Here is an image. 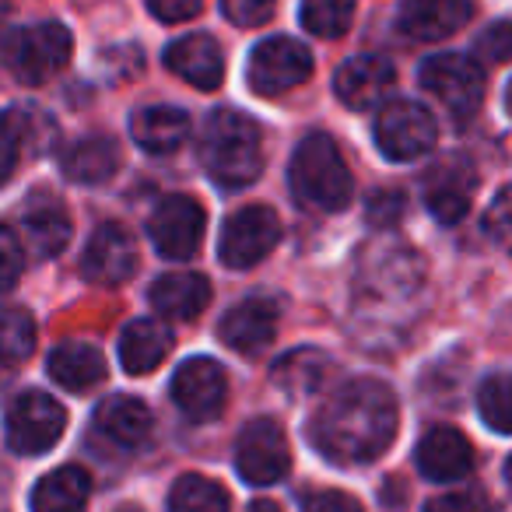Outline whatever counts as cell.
Masks as SVG:
<instances>
[{"label": "cell", "instance_id": "603a6c76", "mask_svg": "<svg viewBox=\"0 0 512 512\" xmlns=\"http://www.w3.org/2000/svg\"><path fill=\"white\" fill-rule=\"evenodd\" d=\"M148 302L162 320H193L211 306V281L200 274H165L151 285Z\"/></svg>", "mask_w": 512, "mask_h": 512}, {"label": "cell", "instance_id": "277c9868", "mask_svg": "<svg viewBox=\"0 0 512 512\" xmlns=\"http://www.w3.org/2000/svg\"><path fill=\"white\" fill-rule=\"evenodd\" d=\"M74 53V39L64 25L39 22L29 29L11 32L8 39V67L22 85H43L57 78Z\"/></svg>", "mask_w": 512, "mask_h": 512}, {"label": "cell", "instance_id": "2e32d148", "mask_svg": "<svg viewBox=\"0 0 512 512\" xmlns=\"http://www.w3.org/2000/svg\"><path fill=\"white\" fill-rule=\"evenodd\" d=\"M474 18L470 0H404L397 11V29L414 43H439Z\"/></svg>", "mask_w": 512, "mask_h": 512}, {"label": "cell", "instance_id": "1f68e13d", "mask_svg": "<svg viewBox=\"0 0 512 512\" xmlns=\"http://www.w3.org/2000/svg\"><path fill=\"white\" fill-rule=\"evenodd\" d=\"M299 18L313 36L341 39L355 22V0H302Z\"/></svg>", "mask_w": 512, "mask_h": 512}, {"label": "cell", "instance_id": "3957f363", "mask_svg": "<svg viewBox=\"0 0 512 512\" xmlns=\"http://www.w3.org/2000/svg\"><path fill=\"white\" fill-rule=\"evenodd\" d=\"M288 186L302 207H313L323 214L344 211L351 193H355L348 162L327 134H309L295 148L292 165H288Z\"/></svg>", "mask_w": 512, "mask_h": 512}, {"label": "cell", "instance_id": "74e56055", "mask_svg": "<svg viewBox=\"0 0 512 512\" xmlns=\"http://www.w3.org/2000/svg\"><path fill=\"white\" fill-rule=\"evenodd\" d=\"M0 246H4V271H0V285L4 288H15V281H18V274H22V267H25V246H22V239H18V228L15 225H8L4 228V235H0Z\"/></svg>", "mask_w": 512, "mask_h": 512}, {"label": "cell", "instance_id": "e0dca14e", "mask_svg": "<svg viewBox=\"0 0 512 512\" xmlns=\"http://www.w3.org/2000/svg\"><path fill=\"white\" fill-rule=\"evenodd\" d=\"M15 228H18V239H22L25 253L36 256V260L60 256L74 232L67 207L50 197H39V200H32V204H25V211Z\"/></svg>", "mask_w": 512, "mask_h": 512}, {"label": "cell", "instance_id": "4316f807", "mask_svg": "<svg viewBox=\"0 0 512 512\" xmlns=\"http://www.w3.org/2000/svg\"><path fill=\"white\" fill-rule=\"evenodd\" d=\"M88 498H92V477L67 463L50 470L32 488V512H88Z\"/></svg>", "mask_w": 512, "mask_h": 512}, {"label": "cell", "instance_id": "4dcf8cb0", "mask_svg": "<svg viewBox=\"0 0 512 512\" xmlns=\"http://www.w3.org/2000/svg\"><path fill=\"white\" fill-rule=\"evenodd\" d=\"M477 414L498 435H512V372H495L477 386Z\"/></svg>", "mask_w": 512, "mask_h": 512}, {"label": "cell", "instance_id": "9c48e42d", "mask_svg": "<svg viewBox=\"0 0 512 512\" xmlns=\"http://www.w3.org/2000/svg\"><path fill=\"white\" fill-rule=\"evenodd\" d=\"M418 81L428 95L442 102L456 120L474 116L484 95V71L481 60H470L463 53H439V57L425 60L418 71Z\"/></svg>", "mask_w": 512, "mask_h": 512}, {"label": "cell", "instance_id": "d6986e66", "mask_svg": "<svg viewBox=\"0 0 512 512\" xmlns=\"http://www.w3.org/2000/svg\"><path fill=\"white\" fill-rule=\"evenodd\" d=\"M397 85V71L390 60L383 57H351L341 64V71L334 74V92L348 109H372L390 95V88Z\"/></svg>", "mask_w": 512, "mask_h": 512}, {"label": "cell", "instance_id": "8d00e7d4", "mask_svg": "<svg viewBox=\"0 0 512 512\" xmlns=\"http://www.w3.org/2000/svg\"><path fill=\"white\" fill-rule=\"evenodd\" d=\"M404 211H407L404 193H397V190H379V193H372V200H369V221L376 228H397L400 218H404Z\"/></svg>", "mask_w": 512, "mask_h": 512}, {"label": "cell", "instance_id": "d590c367", "mask_svg": "<svg viewBox=\"0 0 512 512\" xmlns=\"http://www.w3.org/2000/svg\"><path fill=\"white\" fill-rule=\"evenodd\" d=\"M274 4L278 0H221V11H225V18L232 25L256 29V25H264L274 15Z\"/></svg>", "mask_w": 512, "mask_h": 512}, {"label": "cell", "instance_id": "d4e9b609", "mask_svg": "<svg viewBox=\"0 0 512 512\" xmlns=\"http://www.w3.org/2000/svg\"><path fill=\"white\" fill-rule=\"evenodd\" d=\"M106 358H102L99 348L85 341H64L53 348L50 355V376L57 386L71 393H85L92 386H99L106 379Z\"/></svg>", "mask_w": 512, "mask_h": 512}, {"label": "cell", "instance_id": "f35d334b", "mask_svg": "<svg viewBox=\"0 0 512 512\" xmlns=\"http://www.w3.org/2000/svg\"><path fill=\"white\" fill-rule=\"evenodd\" d=\"M200 8H204V0H148V11L165 25L190 22L200 15Z\"/></svg>", "mask_w": 512, "mask_h": 512}, {"label": "cell", "instance_id": "44dd1931", "mask_svg": "<svg viewBox=\"0 0 512 512\" xmlns=\"http://www.w3.org/2000/svg\"><path fill=\"white\" fill-rule=\"evenodd\" d=\"M165 67L186 85L200 88V92H214L225 81V57L221 46L211 36H183L165 50Z\"/></svg>", "mask_w": 512, "mask_h": 512}, {"label": "cell", "instance_id": "30bf717a", "mask_svg": "<svg viewBox=\"0 0 512 512\" xmlns=\"http://www.w3.org/2000/svg\"><path fill=\"white\" fill-rule=\"evenodd\" d=\"M249 88L256 95H281L299 88L302 81L313 78V53L292 36H274L264 39L249 53V67H246Z\"/></svg>", "mask_w": 512, "mask_h": 512}, {"label": "cell", "instance_id": "7402d4cb", "mask_svg": "<svg viewBox=\"0 0 512 512\" xmlns=\"http://www.w3.org/2000/svg\"><path fill=\"white\" fill-rule=\"evenodd\" d=\"M474 186H477V179L467 162L439 165L425 186V204H428V211H432V218L442 221V225H456V221L470 211Z\"/></svg>", "mask_w": 512, "mask_h": 512}, {"label": "cell", "instance_id": "f1b7e54d", "mask_svg": "<svg viewBox=\"0 0 512 512\" xmlns=\"http://www.w3.org/2000/svg\"><path fill=\"white\" fill-rule=\"evenodd\" d=\"M116 169H120V148H116V141H109L102 134L81 137V141H74L64 151V176L71 183L99 186L106 179H113Z\"/></svg>", "mask_w": 512, "mask_h": 512}, {"label": "cell", "instance_id": "4fadbf2b", "mask_svg": "<svg viewBox=\"0 0 512 512\" xmlns=\"http://www.w3.org/2000/svg\"><path fill=\"white\" fill-rule=\"evenodd\" d=\"M228 379L214 358H190L172 376V400L190 421H214L225 407Z\"/></svg>", "mask_w": 512, "mask_h": 512}, {"label": "cell", "instance_id": "d6a6232c", "mask_svg": "<svg viewBox=\"0 0 512 512\" xmlns=\"http://www.w3.org/2000/svg\"><path fill=\"white\" fill-rule=\"evenodd\" d=\"M36 348V323H32V313L22 306L8 309L4 313V327H0V351H4V365L15 369L18 362L32 355Z\"/></svg>", "mask_w": 512, "mask_h": 512}, {"label": "cell", "instance_id": "b9f144b4", "mask_svg": "<svg viewBox=\"0 0 512 512\" xmlns=\"http://www.w3.org/2000/svg\"><path fill=\"white\" fill-rule=\"evenodd\" d=\"M249 512H281V509L274 502H253L249 505Z\"/></svg>", "mask_w": 512, "mask_h": 512}, {"label": "cell", "instance_id": "e575fe53", "mask_svg": "<svg viewBox=\"0 0 512 512\" xmlns=\"http://www.w3.org/2000/svg\"><path fill=\"white\" fill-rule=\"evenodd\" d=\"M484 232L495 246L512 249V186L491 200L488 214H484Z\"/></svg>", "mask_w": 512, "mask_h": 512}, {"label": "cell", "instance_id": "8fae6325", "mask_svg": "<svg viewBox=\"0 0 512 512\" xmlns=\"http://www.w3.org/2000/svg\"><path fill=\"white\" fill-rule=\"evenodd\" d=\"M204 225V207L193 197H186V193H176V197H165L155 207V214L148 221V235L165 260H190V256H197L200 242H204Z\"/></svg>", "mask_w": 512, "mask_h": 512}, {"label": "cell", "instance_id": "ba28073f", "mask_svg": "<svg viewBox=\"0 0 512 512\" xmlns=\"http://www.w3.org/2000/svg\"><path fill=\"white\" fill-rule=\"evenodd\" d=\"M278 242H281V218L274 207L267 204L242 207L221 228L218 260L225 267H232V271H246V267L260 264Z\"/></svg>", "mask_w": 512, "mask_h": 512}, {"label": "cell", "instance_id": "6da1fadb", "mask_svg": "<svg viewBox=\"0 0 512 512\" xmlns=\"http://www.w3.org/2000/svg\"><path fill=\"white\" fill-rule=\"evenodd\" d=\"M397 397L379 379H351L316 411L309 439L327 460L358 467L390 449L397 435Z\"/></svg>", "mask_w": 512, "mask_h": 512}, {"label": "cell", "instance_id": "8992f818", "mask_svg": "<svg viewBox=\"0 0 512 512\" xmlns=\"http://www.w3.org/2000/svg\"><path fill=\"white\" fill-rule=\"evenodd\" d=\"M235 470L246 484L267 488L292 470V446L274 418H253L235 439Z\"/></svg>", "mask_w": 512, "mask_h": 512}, {"label": "cell", "instance_id": "484cf974", "mask_svg": "<svg viewBox=\"0 0 512 512\" xmlns=\"http://www.w3.org/2000/svg\"><path fill=\"white\" fill-rule=\"evenodd\" d=\"M130 137L148 155H169V151H176L190 137V116L176 106H148L141 113H134Z\"/></svg>", "mask_w": 512, "mask_h": 512}, {"label": "cell", "instance_id": "f546056e", "mask_svg": "<svg viewBox=\"0 0 512 512\" xmlns=\"http://www.w3.org/2000/svg\"><path fill=\"white\" fill-rule=\"evenodd\" d=\"M169 512H228V495L204 474H186L172 484Z\"/></svg>", "mask_w": 512, "mask_h": 512}, {"label": "cell", "instance_id": "ac0fdd59", "mask_svg": "<svg viewBox=\"0 0 512 512\" xmlns=\"http://www.w3.org/2000/svg\"><path fill=\"white\" fill-rule=\"evenodd\" d=\"M278 334V306L267 299H246L235 309H228L225 320L218 323V337L235 351V355H260L271 348Z\"/></svg>", "mask_w": 512, "mask_h": 512}, {"label": "cell", "instance_id": "7a4b0ae2", "mask_svg": "<svg viewBox=\"0 0 512 512\" xmlns=\"http://www.w3.org/2000/svg\"><path fill=\"white\" fill-rule=\"evenodd\" d=\"M200 162L221 190H242L264 172V137L249 116L218 109L200 134Z\"/></svg>", "mask_w": 512, "mask_h": 512}, {"label": "cell", "instance_id": "836d02e7", "mask_svg": "<svg viewBox=\"0 0 512 512\" xmlns=\"http://www.w3.org/2000/svg\"><path fill=\"white\" fill-rule=\"evenodd\" d=\"M474 53L481 64H509L512 60V22H491L477 36Z\"/></svg>", "mask_w": 512, "mask_h": 512}, {"label": "cell", "instance_id": "7bdbcfd3", "mask_svg": "<svg viewBox=\"0 0 512 512\" xmlns=\"http://www.w3.org/2000/svg\"><path fill=\"white\" fill-rule=\"evenodd\" d=\"M505 109H509V116H512V81H509V88H505Z\"/></svg>", "mask_w": 512, "mask_h": 512}, {"label": "cell", "instance_id": "ee69618b", "mask_svg": "<svg viewBox=\"0 0 512 512\" xmlns=\"http://www.w3.org/2000/svg\"><path fill=\"white\" fill-rule=\"evenodd\" d=\"M505 481H509V488H512V456H509V463H505Z\"/></svg>", "mask_w": 512, "mask_h": 512}, {"label": "cell", "instance_id": "5b68a950", "mask_svg": "<svg viewBox=\"0 0 512 512\" xmlns=\"http://www.w3.org/2000/svg\"><path fill=\"white\" fill-rule=\"evenodd\" d=\"M67 411L43 390H25L8 407V449L18 456H43L60 442Z\"/></svg>", "mask_w": 512, "mask_h": 512}, {"label": "cell", "instance_id": "f6af8a7d", "mask_svg": "<svg viewBox=\"0 0 512 512\" xmlns=\"http://www.w3.org/2000/svg\"><path fill=\"white\" fill-rule=\"evenodd\" d=\"M120 512H141V509H134V505H127V509H120Z\"/></svg>", "mask_w": 512, "mask_h": 512}, {"label": "cell", "instance_id": "ffe728a7", "mask_svg": "<svg viewBox=\"0 0 512 512\" xmlns=\"http://www.w3.org/2000/svg\"><path fill=\"white\" fill-rule=\"evenodd\" d=\"M60 130L39 106H11L4 116V176H11L22 155H43L57 144Z\"/></svg>", "mask_w": 512, "mask_h": 512}, {"label": "cell", "instance_id": "83f0119b", "mask_svg": "<svg viewBox=\"0 0 512 512\" xmlns=\"http://www.w3.org/2000/svg\"><path fill=\"white\" fill-rule=\"evenodd\" d=\"M330 358L316 348H295L288 351L285 358H278L271 369V383L278 386L281 393H288L292 400L313 397L330 376Z\"/></svg>", "mask_w": 512, "mask_h": 512}, {"label": "cell", "instance_id": "ab89813d", "mask_svg": "<svg viewBox=\"0 0 512 512\" xmlns=\"http://www.w3.org/2000/svg\"><path fill=\"white\" fill-rule=\"evenodd\" d=\"M425 512H491V505H488V498L477 495V491H463V495L435 498Z\"/></svg>", "mask_w": 512, "mask_h": 512}, {"label": "cell", "instance_id": "7c38bea8", "mask_svg": "<svg viewBox=\"0 0 512 512\" xmlns=\"http://www.w3.org/2000/svg\"><path fill=\"white\" fill-rule=\"evenodd\" d=\"M151 432H155V418H151V407L144 400L120 393V397H109L99 404L92 418V435L95 442H102L113 453H141L148 446Z\"/></svg>", "mask_w": 512, "mask_h": 512}, {"label": "cell", "instance_id": "52a82bcc", "mask_svg": "<svg viewBox=\"0 0 512 512\" xmlns=\"http://www.w3.org/2000/svg\"><path fill=\"white\" fill-rule=\"evenodd\" d=\"M372 134H376L379 151L390 162H414V158L428 155L435 148L439 127H435V116L425 106L411 99H397L379 109Z\"/></svg>", "mask_w": 512, "mask_h": 512}, {"label": "cell", "instance_id": "5bb4252c", "mask_svg": "<svg viewBox=\"0 0 512 512\" xmlns=\"http://www.w3.org/2000/svg\"><path fill=\"white\" fill-rule=\"evenodd\" d=\"M81 274L92 285L116 288L137 274V239L123 225H102L88 239Z\"/></svg>", "mask_w": 512, "mask_h": 512}, {"label": "cell", "instance_id": "9a60e30c", "mask_svg": "<svg viewBox=\"0 0 512 512\" xmlns=\"http://www.w3.org/2000/svg\"><path fill=\"white\" fill-rule=\"evenodd\" d=\"M418 470L435 484L460 481L474 470V446L470 439L453 425H435L421 435L418 449H414Z\"/></svg>", "mask_w": 512, "mask_h": 512}, {"label": "cell", "instance_id": "cb8c5ba5", "mask_svg": "<svg viewBox=\"0 0 512 512\" xmlns=\"http://www.w3.org/2000/svg\"><path fill=\"white\" fill-rule=\"evenodd\" d=\"M172 351V330L162 320H134L120 334V365L130 376H148Z\"/></svg>", "mask_w": 512, "mask_h": 512}, {"label": "cell", "instance_id": "60d3db41", "mask_svg": "<svg viewBox=\"0 0 512 512\" xmlns=\"http://www.w3.org/2000/svg\"><path fill=\"white\" fill-rule=\"evenodd\" d=\"M306 512H362V505L344 491H320V495L309 498Z\"/></svg>", "mask_w": 512, "mask_h": 512}]
</instances>
